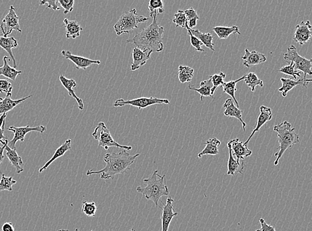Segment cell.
<instances>
[{
  "label": "cell",
  "mask_w": 312,
  "mask_h": 231,
  "mask_svg": "<svg viewBox=\"0 0 312 231\" xmlns=\"http://www.w3.org/2000/svg\"><path fill=\"white\" fill-rule=\"evenodd\" d=\"M71 144H72V140L70 139H67V140L60 146L58 147L55 153H54L53 157L51 158L44 165L39 168V172H42L44 171L45 170H46L47 167L51 165L53 161H55L56 159H58V158L62 157L65 155V154L68 151H70L72 149V147H71Z\"/></svg>",
  "instance_id": "d4e9b609"
},
{
  "label": "cell",
  "mask_w": 312,
  "mask_h": 231,
  "mask_svg": "<svg viewBox=\"0 0 312 231\" xmlns=\"http://www.w3.org/2000/svg\"><path fill=\"white\" fill-rule=\"evenodd\" d=\"M97 207L95 202L89 203L87 201H84L82 205V211L85 215L87 216H94L96 215Z\"/></svg>",
  "instance_id": "74e56055"
},
{
  "label": "cell",
  "mask_w": 312,
  "mask_h": 231,
  "mask_svg": "<svg viewBox=\"0 0 312 231\" xmlns=\"http://www.w3.org/2000/svg\"><path fill=\"white\" fill-rule=\"evenodd\" d=\"M311 28V25L309 20L307 22H301L300 24L297 25L296 30H295L294 38H293L295 42L299 43L300 45H304L308 42L312 35Z\"/></svg>",
  "instance_id": "8fae6325"
},
{
  "label": "cell",
  "mask_w": 312,
  "mask_h": 231,
  "mask_svg": "<svg viewBox=\"0 0 312 231\" xmlns=\"http://www.w3.org/2000/svg\"><path fill=\"white\" fill-rule=\"evenodd\" d=\"M173 202L172 197H168L166 203L163 205L161 215L162 231H168L172 218L178 215V213L174 211Z\"/></svg>",
  "instance_id": "4fadbf2b"
},
{
  "label": "cell",
  "mask_w": 312,
  "mask_h": 231,
  "mask_svg": "<svg viewBox=\"0 0 312 231\" xmlns=\"http://www.w3.org/2000/svg\"><path fill=\"white\" fill-rule=\"evenodd\" d=\"M46 127L43 126H39L37 127H30V126H27L25 127H18L11 126L9 128H8V131L13 132L14 134V138L12 140L8 142V147L12 149H16V144L18 141H24L25 137L28 133L35 132L40 133L41 134H43V133L46 131Z\"/></svg>",
  "instance_id": "30bf717a"
},
{
  "label": "cell",
  "mask_w": 312,
  "mask_h": 231,
  "mask_svg": "<svg viewBox=\"0 0 312 231\" xmlns=\"http://www.w3.org/2000/svg\"><path fill=\"white\" fill-rule=\"evenodd\" d=\"M194 76V70L189 66L178 67V80L180 82L184 83L190 82Z\"/></svg>",
  "instance_id": "d6a6232c"
},
{
  "label": "cell",
  "mask_w": 312,
  "mask_h": 231,
  "mask_svg": "<svg viewBox=\"0 0 312 231\" xmlns=\"http://www.w3.org/2000/svg\"><path fill=\"white\" fill-rule=\"evenodd\" d=\"M260 111H261V113H260L259 118H258L257 126H256L255 128L254 129L248 139L244 143L245 146H247V144H248L252 137L255 135V133L259 132L262 127L268 122H270L272 119V109H270V107H266V106L263 105L261 106V107H260Z\"/></svg>",
  "instance_id": "2e32d148"
},
{
  "label": "cell",
  "mask_w": 312,
  "mask_h": 231,
  "mask_svg": "<svg viewBox=\"0 0 312 231\" xmlns=\"http://www.w3.org/2000/svg\"><path fill=\"white\" fill-rule=\"evenodd\" d=\"M278 72L282 73V74L288 75V76H292L294 80H296L297 77L301 78V72H297L295 70V65L294 63H290L288 66L283 67L280 70L278 71Z\"/></svg>",
  "instance_id": "f35d334b"
},
{
  "label": "cell",
  "mask_w": 312,
  "mask_h": 231,
  "mask_svg": "<svg viewBox=\"0 0 312 231\" xmlns=\"http://www.w3.org/2000/svg\"><path fill=\"white\" fill-rule=\"evenodd\" d=\"M184 13L186 17L187 22L190 20H192V19H199V16L198 15L196 10H194V8H190L189 9L184 10Z\"/></svg>",
  "instance_id": "bcb514c9"
},
{
  "label": "cell",
  "mask_w": 312,
  "mask_h": 231,
  "mask_svg": "<svg viewBox=\"0 0 312 231\" xmlns=\"http://www.w3.org/2000/svg\"><path fill=\"white\" fill-rule=\"evenodd\" d=\"M280 81L282 83V86L278 89V91L282 93L283 97H286L289 91L292 90L295 87L300 85V86L307 87V85L311 82L312 80L301 78L299 80H294L293 79L281 78Z\"/></svg>",
  "instance_id": "e0dca14e"
},
{
  "label": "cell",
  "mask_w": 312,
  "mask_h": 231,
  "mask_svg": "<svg viewBox=\"0 0 312 231\" xmlns=\"http://www.w3.org/2000/svg\"><path fill=\"white\" fill-rule=\"evenodd\" d=\"M259 221L261 225V229H258L256 231H276L275 228L268 224L263 218H260Z\"/></svg>",
  "instance_id": "7dc6e473"
},
{
  "label": "cell",
  "mask_w": 312,
  "mask_h": 231,
  "mask_svg": "<svg viewBox=\"0 0 312 231\" xmlns=\"http://www.w3.org/2000/svg\"><path fill=\"white\" fill-rule=\"evenodd\" d=\"M242 59L244 60L243 65L248 69L266 62V57L263 53L256 51H249L248 49H245V53Z\"/></svg>",
  "instance_id": "d6986e66"
},
{
  "label": "cell",
  "mask_w": 312,
  "mask_h": 231,
  "mask_svg": "<svg viewBox=\"0 0 312 231\" xmlns=\"http://www.w3.org/2000/svg\"><path fill=\"white\" fill-rule=\"evenodd\" d=\"M19 20L20 18L17 16L15 8L13 6H10L9 12L5 18L2 20L1 24H0V30L4 37H8V35L11 34L13 31L22 32L20 24H19Z\"/></svg>",
  "instance_id": "9c48e42d"
},
{
  "label": "cell",
  "mask_w": 312,
  "mask_h": 231,
  "mask_svg": "<svg viewBox=\"0 0 312 231\" xmlns=\"http://www.w3.org/2000/svg\"><path fill=\"white\" fill-rule=\"evenodd\" d=\"M284 59L289 64L292 62L294 63L295 70H298L303 73V79H306L307 75L311 76L312 60H307L299 55L294 45H291L288 47V51L284 54Z\"/></svg>",
  "instance_id": "52a82bcc"
},
{
  "label": "cell",
  "mask_w": 312,
  "mask_h": 231,
  "mask_svg": "<svg viewBox=\"0 0 312 231\" xmlns=\"http://www.w3.org/2000/svg\"><path fill=\"white\" fill-rule=\"evenodd\" d=\"M147 186H139L137 192L141 193L147 200L153 201L156 207H159V203L162 197L168 196L170 191L166 185V176H159L158 170L154 171L153 175L148 179L143 180Z\"/></svg>",
  "instance_id": "3957f363"
},
{
  "label": "cell",
  "mask_w": 312,
  "mask_h": 231,
  "mask_svg": "<svg viewBox=\"0 0 312 231\" xmlns=\"http://www.w3.org/2000/svg\"><path fill=\"white\" fill-rule=\"evenodd\" d=\"M8 142H9V141L7 139V140L0 143V165H1L2 161H3L4 157H5V156L4 155V151L6 149V147L7 146Z\"/></svg>",
  "instance_id": "c3c4849f"
},
{
  "label": "cell",
  "mask_w": 312,
  "mask_h": 231,
  "mask_svg": "<svg viewBox=\"0 0 312 231\" xmlns=\"http://www.w3.org/2000/svg\"><path fill=\"white\" fill-rule=\"evenodd\" d=\"M140 154L137 153L131 155L126 150L118 153H107L104 156V161L106 165L103 169L99 170H89L86 172L87 176L92 175H101V180H108L113 179L116 176L126 174L130 169V166L133 165Z\"/></svg>",
  "instance_id": "6da1fadb"
},
{
  "label": "cell",
  "mask_w": 312,
  "mask_h": 231,
  "mask_svg": "<svg viewBox=\"0 0 312 231\" xmlns=\"http://www.w3.org/2000/svg\"><path fill=\"white\" fill-rule=\"evenodd\" d=\"M2 231H16V230L12 222H7L2 226Z\"/></svg>",
  "instance_id": "681fc988"
},
{
  "label": "cell",
  "mask_w": 312,
  "mask_h": 231,
  "mask_svg": "<svg viewBox=\"0 0 312 231\" xmlns=\"http://www.w3.org/2000/svg\"><path fill=\"white\" fill-rule=\"evenodd\" d=\"M61 55L65 59L72 61L78 70L82 69V70H85L93 64H97V65L101 64V61L99 60H92L89 58L82 57V56L76 55L72 52L66 51V50H63L61 51Z\"/></svg>",
  "instance_id": "7c38bea8"
},
{
  "label": "cell",
  "mask_w": 312,
  "mask_h": 231,
  "mask_svg": "<svg viewBox=\"0 0 312 231\" xmlns=\"http://www.w3.org/2000/svg\"><path fill=\"white\" fill-rule=\"evenodd\" d=\"M164 29L158 24L157 17L153 18V22L141 32L137 33L127 42L133 43L137 47L152 52H161L164 48L163 43Z\"/></svg>",
  "instance_id": "7a4b0ae2"
},
{
  "label": "cell",
  "mask_w": 312,
  "mask_h": 231,
  "mask_svg": "<svg viewBox=\"0 0 312 231\" xmlns=\"http://www.w3.org/2000/svg\"><path fill=\"white\" fill-rule=\"evenodd\" d=\"M64 25L66 30V37L68 39H76L80 37L83 28L80 23L76 21H70L68 19H64Z\"/></svg>",
  "instance_id": "484cf974"
},
{
  "label": "cell",
  "mask_w": 312,
  "mask_h": 231,
  "mask_svg": "<svg viewBox=\"0 0 312 231\" xmlns=\"http://www.w3.org/2000/svg\"><path fill=\"white\" fill-rule=\"evenodd\" d=\"M13 87L8 80H0V93H6V96H12Z\"/></svg>",
  "instance_id": "b9f144b4"
},
{
  "label": "cell",
  "mask_w": 312,
  "mask_h": 231,
  "mask_svg": "<svg viewBox=\"0 0 312 231\" xmlns=\"http://www.w3.org/2000/svg\"><path fill=\"white\" fill-rule=\"evenodd\" d=\"M205 148L198 154V157L201 159L203 155H216L219 154L220 145H221V142L216 137L210 139L205 143Z\"/></svg>",
  "instance_id": "4316f807"
},
{
  "label": "cell",
  "mask_w": 312,
  "mask_h": 231,
  "mask_svg": "<svg viewBox=\"0 0 312 231\" xmlns=\"http://www.w3.org/2000/svg\"><path fill=\"white\" fill-rule=\"evenodd\" d=\"M152 53L153 52L149 50H142L137 47H134L132 52L133 62L131 63V70L136 71L141 66L145 65L151 57Z\"/></svg>",
  "instance_id": "5bb4252c"
},
{
  "label": "cell",
  "mask_w": 312,
  "mask_h": 231,
  "mask_svg": "<svg viewBox=\"0 0 312 231\" xmlns=\"http://www.w3.org/2000/svg\"><path fill=\"white\" fill-rule=\"evenodd\" d=\"M32 96V95H30L24 97V98L17 100L12 99L11 96H6L5 98H1L0 97V115L6 114L8 112L12 111L19 104L26 101V99L30 98Z\"/></svg>",
  "instance_id": "603a6c76"
},
{
  "label": "cell",
  "mask_w": 312,
  "mask_h": 231,
  "mask_svg": "<svg viewBox=\"0 0 312 231\" xmlns=\"http://www.w3.org/2000/svg\"><path fill=\"white\" fill-rule=\"evenodd\" d=\"M149 10L151 18L157 17L158 14L164 13V2L162 0H150Z\"/></svg>",
  "instance_id": "e575fe53"
},
{
  "label": "cell",
  "mask_w": 312,
  "mask_h": 231,
  "mask_svg": "<svg viewBox=\"0 0 312 231\" xmlns=\"http://www.w3.org/2000/svg\"><path fill=\"white\" fill-rule=\"evenodd\" d=\"M58 231H70V230H66V229H61ZM74 231H83V230H79L78 228H76V229H75Z\"/></svg>",
  "instance_id": "816d5d0a"
},
{
  "label": "cell",
  "mask_w": 312,
  "mask_h": 231,
  "mask_svg": "<svg viewBox=\"0 0 312 231\" xmlns=\"http://www.w3.org/2000/svg\"><path fill=\"white\" fill-rule=\"evenodd\" d=\"M198 20H199V19L194 18L192 19V20L188 21V22H187V24H188L189 28L190 29H192L194 28V27L196 26Z\"/></svg>",
  "instance_id": "f907efd6"
},
{
  "label": "cell",
  "mask_w": 312,
  "mask_h": 231,
  "mask_svg": "<svg viewBox=\"0 0 312 231\" xmlns=\"http://www.w3.org/2000/svg\"><path fill=\"white\" fill-rule=\"evenodd\" d=\"M58 4L64 8V14H68L74 10L75 1L74 0H59Z\"/></svg>",
  "instance_id": "7bdbcfd3"
},
{
  "label": "cell",
  "mask_w": 312,
  "mask_h": 231,
  "mask_svg": "<svg viewBox=\"0 0 312 231\" xmlns=\"http://www.w3.org/2000/svg\"><path fill=\"white\" fill-rule=\"evenodd\" d=\"M0 47L2 49L5 50L10 55V60L13 62L14 68H18L16 58L14 57L12 49L18 47V42L14 37H0Z\"/></svg>",
  "instance_id": "7402d4cb"
},
{
  "label": "cell",
  "mask_w": 312,
  "mask_h": 231,
  "mask_svg": "<svg viewBox=\"0 0 312 231\" xmlns=\"http://www.w3.org/2000/svg\"><path fill=\"white\" fill-rule=\"evenodd\" d=\"M233 101H234L232 99H228L224 103L223 107L225 109L224 111V116L235 118L240 121L241 124H242L243 130L245 132L246 124L242 120L243 111L237 107Z\"/></svg>",
  "instance_id": "ac0fdd59"
},
{
  "label": "cell",
  "mask_w": 312,
  "mask_h": 231,
  "mask_svg": "<svg viewBox=\"0 0 312 231\" xmlns=\"http://www.w3.org/2000/svg\"><path fill=\"white\" fill-rule=\"evenodd\" d=\"M226 78V75L223 72H219L218 74L213 75V76H210L209 78L211 79L212 83H213V89L211 91V95H214V92L217 89V87L222 86V84L224 83V80Z\"/></svg>",
  "instance_id": "d590c367"
},
{
  "label": "cell",
  "mask_w": 312,
  "mask_h": 231,
  "mask_svg": "<svg viewBox=\"0 0 312 231\" xmlns=\"http://www.w3.org/2000/svg\"><path fill=\"white\" fill-rule=\"evenodd\" d=\"M213 83L211 80L209 78V80L203 81L200 83V88L197 89L195 87L191 86V85H189V89L191 90L197 91L201 95V101H203L204 98L207 97H213L211 95L212 89H213Z\"/></svg>",
  "instance_id": "f1b7e54d"
},
{
  "label": "cell",
  "mask_w": 312,
  "mask_h": 231,
  "mask_svg": "<svg viewBox=\"0 0 312 231\" xmlns=\"http://www.w3.org/2000/svg\"><path fill=\"white\" fill-rule=\"evenodd\" d=\"M228 143L230 145L233 155L238 161H244V159L253 154V151L249 150L247 146H245L244 143L241 142L238 138L232 139Z\"/></svg>",
  "instance_id": "9a60e30c"
},
{
  "label": "cell",
  "mask_w": 312,
  "mask_h": 231,
  "mask_svg": "<svg viewBox=\"0 0 312 231\" xmlns=\"http://www.w3.org/2000/svg\"><path fill=\"white\" fill-rule=\"evenodd\" d=\"M244 82L253 92H255L256 87L258 86L263 87L264 86L263 81L258 78L257 75L255 73L251 72L246 74Z\"/></svg>",
  "instance_id": "836d02e7"
},
{
  "label": "cell",
  "mask_w": 312,
  "mask_h": 231,
  "mask_svg": "<svg viewBox=\"0 0 312 231\" xmlns=\"http://www.w3.org/2000/svg\"><path fill=\"white\" fill-rule=\"evenodd\" d=\"M213 30L220 39H227L231 34H235V33H238V35L241 34L238 27L236 26L232 27L216 26L213 28Z\"/></svg>",
  "instance_id": "1f68e13d"
},
{
  "label": "cell",
  "mask_w": 312,
  "mask_h": 231,
  "mask_svg": "<svg viewBox=\"0 0 312 231\" xmlns=\"http://www.w3.org/2000/svg\"><path fill=\"white\" fill-rule=\"evenodd\" d=\"M148 20V18L137 14L136 9H132L124 12L120 17L118 22L114 26V30L117 35H120L122 33L130 34L135 29L139 28V24L146 22Z\"/></svg>",
  "instance_id": "5b68a950"
},
{
  "label": "cell",
  "mask_w": 312,
  "mask_h": 231,
  "mask_svg": "<svg viewBox=\"0 0 312 231\" xmlns=\"http://www.w3.org/2000/svg\"><path fill=\"white\" fill-rule=\"evenodd\" d=\"M5 150H6V157L9 159L10 163L15 167L17 174H20L24 171V161L22 158L17 153L16 149H12L7 145Z\"/></svg>",
  "instance_id": "cb8c5ba5"
},
{
  "label": "cell",
  "mask_w": 312,
  "mask_h": 231,
  "mask_svg": "<svg viewBox=\"0 0 312 231\" xmlns=\"http://www.w3.org/2000/svg\"><path fill=\"white\" fill-rule=\"evenodd\" d=\"M190 31L191 33L194 36L197 37L203 45H205L206 47L212 50V51H215L214 48V37L211 33H204L200 32L199 30H193V29H190Z\"/></svg>",
  "instance_id": "4dcf8cb0"
},
{
  "label": "cell",
  "mask_w": 312,
  "mask_h": 231,
  "mask_svg": "<svg viewBox=\"0 0 312 231\" xmlns=\"http://www.w3.org/2000/svg\"><path fill=\"white\" fill-rule=\"evenodd\" d=\"M6 117H7L6 114H3L0 117V143H2L8 139V137H6L4 134Z\"/></svg>",
  "instance_id": "f6af8a7d"
},
{
  "label": "cell",
  "mask_w": 312,
  "mask_h": 231,
  "mask_svg": "<svg viewBox=\"0 0 312 231\" xmlns=\"http://www.w3.org/2000/svg\"><path fill=\"white\" fill-rule=\"evenodd\" d=\"M274 131L278 133L279 147L278 151L274 154L276 157L274 165H278L281 158L287 150L292 148L296 143L299 142V135L295 132V128L288 122H284L274 127Z\"/></svg>",
  "instance_id": "277c9868"
},
{
  "label": "cell",
  "mask_w": 312,
  "mask_h": 231,
  "mask_svg": "<svg viewBox=\"0 0 312 231\" xmlns=\"http://www.w3.org/2000/svg\"><path fill=\"white\" fill-rule=\"evenodd\" d=\"M59 80L62 85L68 90L69 95L76 99V101L78 102L79 109L82 111L84 109V104H83V100L77 96L74 91L75 87H76L77 85H78L76 81L74 79L67 78L64 75H61L59 76Z\"/></svg>",
  "instance_id": "44dd1931"
},
{
  "label": "cell",
  "mask_w": 312,
  "mask_h": 231,
  "mask_svg": "<svg viewBox=\"0 0 312 231\" xmlns=\"http://www.w3.org/2000/svg\"><path fill=\"white\" fill-rule=\"evenodd\" d=\"M58 1H56V0H53V1H49V0H43V1H40L39 2V5L40 6H47V8H50V9H52L55 10V11H57V10H60V8L59 6H58Z\"/></svg>",
  "instance_id": "ee69618b"
},
{
  "label": "cell",
  "mask_w": 312,
  "mask_h": 231,
  "mask_svg": "<svg viewBox=\"0 0 312 231\" xmlns=\"http://www.w3.org/2000/svg\"><path fill=\"white\" fill-rule=\"evenodd\" d=\"M174 18L172 20V22L176 24V26L181 27V28H185V25L187 23V19L186 16L182 10H178L177 13L174 14Z\"/></svg>",
  "instance_id": "ab89813d"
},
{
  "label": "cell",
  "mask_w": 312,
  "mask_h": 231,
  "mask_svg": "<svg viewBox=\"0 0 312 231\" xmlns=\"http://www.w3.org/2000/svg\"><path fill=\"white\" fill-rule=\"evenodd\" d=\"M227 147L228 151H229V157H228V176H234L236 174H243V170H244L245 167L244 161H238V160L235 159L229 143H227Z\"/></svg>",
  "instance_id": "ffe728a7"
},
{
  "label": "cell",
  "mask_w": 312,
  "mask_h": 231,
  "mask_svg": "<svg viewBox=\"0 0 312 231\" xmlns=\"http://www.w3.org/2000/svg\"><path fill=\"white\" fill-rule=\"evenodd\" d=\"M169 100L165 99L155 98V97H139V98L124 100L118 99L113 103L114 107H123L126 105L133 106L139 109H144L149 106L158 105V104H169Z\"/></svg>",
  "instance_id": "ba28073f"
},
{
  "label": "cell",
  "mask_w": 312,
  "mask_h": 231,
  "mask_svg": "<svg viewBox=\"0 0 312 231\" xmlns=\"http://www.w3.org/2000/svg\"><path fill=\"white\" fill-rule=\"evenodd\" d=\"M93 137L95 140L98 141L99 147H103L104 149L109 150V147H115L124 150H132V146L122 145L116 142L111 134L110 131L108 130L107 126L103 122L99 123L92 133Z\"/></svg>",
  "instance_id": "8992f818"
},
{
  "label": "cell",
  "mask_w": 312,
  "mask_h": 231,
  "mask_svg": "<svg viewBox=\"0 0 312 231\" xmlns=\"http://www.w3.org/2000/svg\"><path fill=\"white\" fill-rule=\"evenodd\" d=\"M16 181L14 180L12 177H6L2 174L1 181H0V192L3 191H12V186L16 184Z\"/></svg>",
  "instance_id": "8d00e7d4"
},
{
  "label": "cell",
  "mask_w": 312,
  "mask_h": 231,
  "mask_svg": "<svg viewBox=\"0 0 312 231\" xmlns=\"http://www.w3.org/2000/svg\"><path fill=\"white\" fill-rule=\"evenodd\" d=\"M246 78V75L242 76V78L238 79V80L234 81H230L229 82H224L222 85V90L223 93H226V94L229 95L232 97L233 101H234L235 104L237 107L239 108V104L238 101L235 97V93L237 91L236 85L237 83L240 82V81L244 80Z\"/></svg>",
  "instance_id": "f546056e"
},
{
  "label": "cell",
  "mask_w": 312,
  "mask_h": 231,
  "mask_svg": "<svg viewBox=\"0 0 312 231\" xmlns=\"http://www.w3.org/2000/svg\"><path fill=\"white\" fill-rule=\"evenodd\" d=\"M185 28L186 29L187 32H188V34L189 35V36H190L191 45L195 47L196 51L198 52H201H201H205V50L202 49L201 47L202 45H203V43H202L201 41H200L197 37L194 36V35L191 33L190 28H189L187 23L186 25H185Z\"/></svg>",
  "instance_id": "60d3db41"
},
{
  "label": "cell",
  "mask_w": 312,
  "mask_h": 231,
  "mask_svg": "<svg viewBox=\"0 0 312 231\" xmlns=\"http://www.w3.org/2000/svg\"><path fill=\"white\" fill-rule=\"evenodd\" d=\"M10 58L7 56H4L3 58L4 66H0V76L6 77L10 80L16 81L18 75L22 74V71L17 70L16 68H12L8 64V61H10Z\"/></svg>",
  "instance_id": "83f0119b"
}]
</instances>
